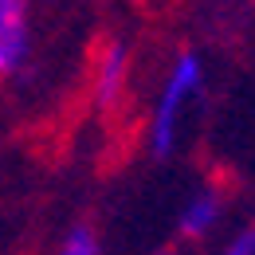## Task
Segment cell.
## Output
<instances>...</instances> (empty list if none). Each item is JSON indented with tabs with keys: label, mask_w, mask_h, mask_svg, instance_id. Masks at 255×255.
<instances>
[{
	"label": "cell",
	"mask_w": 255,
	"mask_h": 255,
	"mask_svg": "<svg viewBox=\"0 0 255 255\" xmlns=\"http://www.w3.org/2000/svg\"><path fill=\"white\" fill-rule=\"evenodd\" d=\"M200 91H204V59L192 47H185V51L173 55V63L161 79V91L153 98L149 122H145V145L157 161L177 153L185 122H189V110L196 106Z\"/></svg>",
	"instance_id": "1"
},
{
	"label": "cell",
	"mask_w": 255,
	"mask_h": 255,
	"mask_svg": "<svg viewBox=\"0 0 255 255\" xmlns=\"http://www.w3.org/2000/svg\"><path fill=\"white\" fill-rule=\"evenodd\" d=\"M32 39V0H0V83L28 67Z\"/></svg>",
	"instance_id": "2"
},
{
	"label": "cell",
	"mask_w": 255,
	"mask_h": 255,
	"mask_svg": "<svg viewBox=\"0 0 255 255\" xmlns=\"http://www.w3.org/2000/svg\"><path fill=\"white\" fill-rule=\"evenodd\" d=\"M129 43L126 39H106L95 55V75H91V95L102 110L118 106L129 91Z\"/></svg>",
	"instance_id": "3"
},
{
	"label": "cell",
	"mask_w": 255,
	"mask_h": 255,
	"mask_svg": "<svg viewBox=\"0 0 255 255\" xmlns=\"http://www.w3.org/2000/svg\"><path fill=\"white\" fill-rule=\"evenodd\" d=\"M224 192L220 189H196L181 204V212H177V232H181V240H208L224 220Z\"/></svg>",
	"instance_id": "4"
},
{
	"label": "cell",
	"mask_w": 255,
	"mask_h": 255,
	"mask_svg": "<svg viewBox=\"0 0 255 255\" xmlns=\"http://www.w3.org/2000/svg\"><path fill=\"white\" fill-rule=\"evenodd\" d=\"M55 255H106V252H102V240H98V232L91 224H75V228H67V236L59 240Z\"/></svg>",
	"instance_id": "5"
},
{
	"label": "cell",
	"mask_w": 255,
	"mask_h": 255,
	"mask_svg": "<svg viewBox=\"0 0 255 255\" xmlns=\"http://www.w3.org/2000/svg\"><path fill=\"white\" fill-rule=\"evenodd\" d=\"M216 255H255V224L240 228V232H232L228 244H224Z\"/></svg>",
	"instance_id": "6"
}]
</instances>
